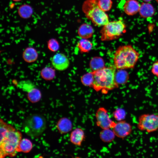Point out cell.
Wrapping results in <instances>:
<instances>
[{"label": "cell", "instance_id": "1", "mask_svg": "<svg viewBox=\"0 0 158 158\" xmlns=\"http://www.w3.org/2000/svg\"><path fill=\"white\" fill-rule=\"evenodd\" d=\"M116 69L113 65L93 71L92 87L97 91L105 92L117 88L118 85L116 80Z\"/></svg>", "mask_w": 158, "mask_h": 158}, {"label": "cell", "instance_id": "2", "mask_svg": "<svg viewBox=\"0 0 158 158\" xmlns=\"http://www.w3.org/2000/svg\"><path fill=\"white\" fill-rule=\"evenodd\" d=\"M140 54L129 44L119 46L114 56V65L117 70L133 68L138 62Z\"/></svg>", "mask_w": 158, "mask_h": 158}, {"label": "cell", "instance_id": "3", "mask_svg": "<svg viewBox=\"0 0 158 158\" xmlns=\"http://www.w3.org/2000/svg\"><path fill=\"white\" fill-rule=\"evenodd\" d=\"M98 0H86L83 3L82 10L86 17L97 26H104L109 23L108 15L99 7Z\"/></svg>", "mask_w": 158, "mask_h": 158}, {"label": "cell", "instance_id": "4", "mask_svg": "<svg viewBox=\"0 0 158 158\" xmlns=\"http://www.w3.org/2000/svg\"><path fill=\"white\" fill-rule=\"evenodd\" d=\"M22 135L15 129L8 132L0 141V157H13L16 154V149L22 139Z\"/></svg>", "mask_w": 158, "mask_h": 158}, {"label": "cell", "instance_id": "5", "mask_svg": "<svg viewBox=\"0 0 158 158\" xmlns=\"http://www.w3.org/2000/svg\"><path fill=\"white\" fill-rule=\"evenodd\" d=\"M23 128L24 132L31 137H36L41 135L45 130L47 121L42 115L32 114L27 117L23 121Z\"/></svg>", "mask_w": 158, "mask_h": 158}, {"label": "cell", "instance_id": "6", "mask_svg": "<svg viewBox=\"0 0 158 158\" xmlns=\"http://www.w3.org/2000/svg\"><path fill=\"white\" fill-rule=\"evenodd\" d=\"M126 25L122 19L109 22L101 30V40L108 41L117 39L126 32Z\"/></svg>", "mask_w": 158, "mask_h": 158}, {"label": "cell", "instance_id": "7", "mask_svg": "<svg viewBox=\"0 0 158 158\" xmlns=\"http://www.w3.org/2000/svg\"><path fill=\"white\" fill-rule=\"evenodd\" d=\"M137 127L139 130L148 133L157 130H158V115L149 114L141 115L138 118Z\"/></svg>", "mask_w": 158, "mask_h": 158}, {"label": "cell", "instance_id": "8", "mask_svg": "<svg viewBox=\"0 0 158 158\" xmlns=\"http://www.w3.org/2000/svg\"><path fill=\"white\" fill-rule=\"evenodd\" d=\"M97 125L102 129H112L116 123L110 118L108 111L105 108L99 107L95 113Z\"/></svg>", "mask_w": 158, "mask_h": 158}, {"label": "cell", "instance_id": "9", "mask_svg": "<svg viewBox=\"0 0 158 158\" xmlns=\"http://www.w3.org/2000/svg\"><path fill=\"white\" fill-rule=\"evenodd\" d=\"M112 130L116 136L124 139L131 133L132 127L129 123L124 120L116 123Z\"/></svg>", "mask_w": 158, "mask_h": 158}, {"label": "cell", "instance_id": "10", "mask_svg": "<svg viewBox=\"0 0 158 158\" xmlns=\"http://www.w3.org/2000/svg\"><path fill=\"white\" fill-rule=\"evenodd\" d=\"M51 64L57 70L63 71L67 69L70 65V62L67 57L62 53H57L52 57Z\"/></svg>", "mask_w": 158, "mask_h": 158}, {"label": "cell", "instance_id": "11", "mask_svg": "<svg viewBox=\"0 0 158 158\" xmlns=\"http://www.w3.org/2000/svg\"><path fill=\"white\" fill-rule=\"evenodd\" d=\"M85 137L84 130L80 128H76L71 132L69 139L73 145L77 146H81Z\"/></svg>", "mask_w": 158, "mask_h": 158}, {"label": "cell", "instance_id": "12", "mask_svg": "<svg viewBox=\"0 0 158 158\" xmlns=\"http://www.w3.org/2000/svg\"><path fill=\"white\" fill-rule=\"evenodd\" d=\"M140 5L136 0H128L124 4L123 11L127 15L133 16L139 12Z\"/></svg>", "mask_w": 158, "mask_h": 158}, {"label": "cell", "instance_id": "13", "mask_svg": "<svg viewBox=\"0 0 158 158\" xmlns=\"http://www.w3.org/2000/svg\"><path fill=\"white\" fill-rule=\"evenodd\" d=\"M73 125L68 118L63 117L60 118L57 123L56 127L61 134H66L72 130Z\"/></svg>", "mask_w": 158, "mask_h": 158}, {"label": "cell", "instance_id": "14", "mask_svg": "<svg viewBox=\"0 0 158 158\" xmlns=\"http://www.w3.org/2000/svg\"><path fill=\"white\" fill-rule=\"evenodd\" d=\"M19 16L21 18L27 19L30 18L33 15L34 10L30 5L24 4L20 6L17 10Z\"/></svg>", "mask_w": 158, "mask_h": 158}, {"label": "cell", "instance_id": "15", "mask_svg": "<svg viewBox=\"0 0 158 158\" xmlns=\"http://www.w3.org/2000/svg\"><path fill=\"white\" fill-rule=\"evenodd\" d=\"M140 16L143 18H148L152 17L155 13L153 6L149 2H144L140 5L139 11Z\"/></svg>", "mask_w": 158, "mask_h": 158}, {"label": "cell", "instance_id": "16", "mask_svg": "<svg viewBox=\"0 0 158 158\" xmlns=\"http://www.w3.org/2000/svg\"><path fill=\"white\" fill-rule=\"evenodd\" d=\"M94 32L93 29L91 25L84 23L81 25L78 28V33L81 38L87 39L92 36Z\"/></svg>", "mask_w": 158, "mask_h": 158}, {"label": "cell", "instance_id": "17", "mask_svg": "<svg viewBox=\"0 0 158 158\" xmlns=\"http://www.w3.org/2000/svg\"><path fill=\"white\" fill-rule=\"evenodd\" d=\"M38 56L37 51L34 48L28 47L24 51L23 57L24 60L28 63H31L35 61Z\"/></svg>", "mask_w": 158, "mask_h": 158}, {"label": "cell", "instance_id": "18", "mask_svg": "<svg viewBox=\"0 0 158 158\" xmlns=\"http://www.w3.org/2000/svg\"><path fill=\"white\" fill-rule=\"evenodd\" d=\"M100 139L104 142L109 143L112 142L116 136L111 128L102 129L99 133Z\"/></svg>", "mask_w": 158, "mask_h": 158}, {"label": "cell", "instance_id": "19", "mask_svg": "<svg viewBox=\"0 0 158 158\" xmlns=\"http://www.w3.org/2000/svg\"><path fill=\"white\" fill-rule=\"evenodd\" d=\"M32 144L30 140L28 139H22L16 149L17 152L28 153L32 149Z\"/></svg>", "mask_w": 158, "mask_h": 158}, {"label": "cell", "instance_id": "20", "mask_svg": "<svg viewBox=\"0 0 158 158\" xmlns=\"http://www.w3.org/2000/svg\"><path fill=\"white\" fill-rule=\"evenodd\" d=\"M77 46L80 52L87 53L92 49L93 45L92 42L87 39L82 38L78 42Z\"/></svg>", "mask_w": 158, "mask_h": 158}, {"label": "cell", "instance_id": "21", "mask_svg": "<svg viewBox=\"0 0 158 158\" xmlns=\"http://www.w3.org/2000/svg\"><path fill=\"white\" fill-rule=\"evenodd\" d=\"M28 100L31 102L35 103L39 102L41 99L42 94L40 91L37 87L27 93Z\"/></svg>", "mask_w": 158, "mask_h": 158}, {"label": "cell", "instance_id": "22", "mask_svg": "<svg viewBox=\"0 0 158 158\" xmlns=\"http://www.w3.org/2000/svg\"><path fill=\"white\" fill-rule=\"evenodd\" d=\"M18 87L27 93L36 87L35 84L30 81L27 80L19 82L18 85Z\"/></svg>", "mask_w": 158, "mask_h": 158}, {"label": "cell", "instance_id": "23", "mask_svg": "<svg viewBox=\"0 0 158 158\" xmlns=\"http://www.w3.org/2000/svg\"><path fill=\"white\" fill-rule=\"evenodd\" d=\"M40 74L42 77L45 80H50L55 76V72L51 68L46 67L41 71Z\"/></svg>", "mask_w": 158, "mask_h": 158}, {"label": "cell", "instance_id": "24", "mask_svg": "<svg viewBox=\"0 0 158 158\" xmlns=\"http://www.w3.org/2000/svg\"><path fill=\"white\" fill-rule=\"evenodd\" d=\"M14 129L15 128L12 125L6 123L3 119H0V139L2 138L8 132Z\"/></svg>", "mask_w": 158, "mask_h": 158}, {"label": "cell", "instance_id": "25", "mask_svg": "<svg viewBox=\"0 0 158 158\" xmlns=\"http://www.w3.org/2000/svg\"><path fill=\"white\" fill-rule=\"evenodd\" d=\"M118 71L116 72V80L118 84H123L127 80L128 78V73L123 69L118 70Z\"/></svg>", "mask_w": 158, "mask_h": 158}, {"label": "cell", "instance_id": "26", "mask_svg": "<svg viewBox=\"0 0 158 158\" xmlns=\"http://www.w3.org/2000/svg\"><path fill=\"white\" fill-rule=\"evenodd\" d=\"M112 115L114 118L118 121L125 120L126 116V113L124 109L119 108L114 111Z\"/></svg>", "mask_w": 158, "mask_h": 158}, {"label": "cell", "instance_id": "27", "mask_svg": "<svg viewBox=\"0 0 158 158\" xmlns=\"http://www.w3.org/2000/svg\"><path fill=\"white\" fill-rule=\"evenodd\" d=\"M91 68L93 71H95L104 67V62L100 58H95L91 60L90 63Z\"/></svg>", "mask_w": 158, "mask_h": 158}, {"label": "cell", "instance_id": "28", "mask_svg": "<svg viewBox=\"0 0 158 158\" xmlns=\"http://www.w3.org/2000/svg\"><path fill=\"white\" fill-rule=\"evenodd\" d=\"M98 4L99 7L105 12L111 8L112 2L111 0H98Z\"/></svg>", "mask_w": 158, "mask_h": 158}, {"label": "cell", "instance_id": "29", "mask_svg": "<svg viewBox=\"0 0 158 158\" xmlns=\"http://www.w3.org/2000/svg\"><path fill=\"white\" fill-rule=\"evenodd\" d=\"M81 81L84 85L91 86L93 80L92 72H91L83 76L81 79Z\"/></svg>", "mask_w": 158, "mask_h": 158}, {"label": "cell", "instance_id": "30", "mask_svg": "<svg viewBox=\"0 0 158 158\" xmlns=\"http://www.w3.org/2000/svg\"><path fill=\"white\" fill-rule=\"evenodd\" d=\"M47 47L48 49L52 51H56L59 49V44L58 41L55 38H52L47 42Z\"/></svg>", "mask_w": 158, "mask_h": 158}, {"label": "cell", "instance_id": "31", "mask_svg": "<svg viewBox=\"0 0 158 158\" xmlns=\"http://www.w3.org/2000/svg\"><path fill=\"white\" fill-rule=\"evenodd\" d=\"M151 71L153 75L158 78V60L152 64Z\"/></svg>", "mask_w": 158, "mask_h": 158}, {"label": "cell", "instance_id": "32", "mask_svg": "<svg viewBox=\"0 0 158 158\" xmlns=\"http://www.w3.org/2000/svg\"><path fill=\"white\" fill-rule=\"evenodd\" d=\"M12 0L14 2H20L21 1H22V0Z\"/></svg>", "mask_w": 158, "mask_h": 158}, {"label": "cell", "instance_id": "33", "mask_svg": "<svg viewBox=\"0 0 158 158\" xmlns=\"http://www.w3.org/2000/svg\"><path fill=\"white\" fill-rule=\"evenodd\" d=\"M145 2H149L151 1L152 0H142Z\"/></svg>", "mask_w": 158, "mask_h": 158}]
</instances>
